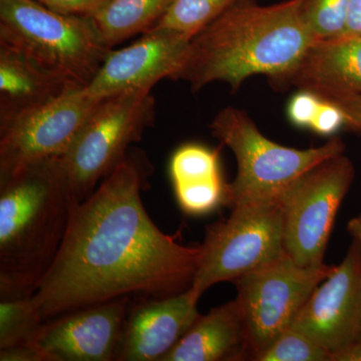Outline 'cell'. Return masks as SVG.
I'll return each mask as SVG.
<instances>
[{
	"mask_svg": "<svg viewBox=\"0 0 361 361\" xmlns=\"http://www.w3.org/2000/svg\"><path fill=\"white\" fill-rule=\"evenodd\" d=\"M151 164L130 149L85 201L73 207L56 260L33 294L42 322L123 296L159 299L189 290L201 245L165 234L145 209Z\"/></svg>",
	"mask_w": 361,
	"mask_h": 361,
	"instance_id": "6da1fadb",
	"label": "cell"
},
{
	"mask_svg": "<svg viewBox=\"0 0 361 361\" xmlns=\"http://www.w3.org/2000/svg\"><path fill=\"white\" fill-rule=\"evenodd\" d=\"M305 0L269 6L237 0L191 40L174 80L193 92L214 82L236 92L246 78L276 77L290 70L314 42L304 18Z\"/></svg>",
	"mask_w": 361,
	"mask_h": 361,
	"instance_id": "7a4b0ae2",
	"label": "cell"
},
{
	"mask_svg": "<svg viewBox=\"0 0 361 361\" xmlns=\"http://www.w3.org/2000/svg\"><path fill=\"white\" fill-rule=\"evenodd\" d=\"M75 203L59 158L30 164L0 180V300L35 293Z\"/></svg>",
	"mask_w": 361,
	"mask_h": 361,
	"instance_id": "3957f363",
	"label": "cell"
},
{
	"mask_svg": "<svg viewBox=\"0 0 361 361\" xmlns=\"http://www.w3.org/2000/svg\"><path fill=\"white\" fill-rule=\"evenodd\" d=\"M0 44L82 87L111 51L92 18L56 13L35 0H0Z\"/></svg>",
	"mask_w": 361,
	"mask_h": 361,
	"instance_id": "277c9868",
	"label": "cell"
},
{
	"mask_svg": "<svg viewBox=\"0 0 361 361\" xmlns=\"http://www.w3.org/2000/svg\"><path fill=\"white\" fill-rule=\"evenodd\" d=\"M211 132L227 146L237 161L236 178L226 190V204L234 208L279 201L300 176L331 157L344 153L339 137L317 148L299 149L271 141L245 111L227 106L213 118Z\"/></svg>",
	"mask_w": 361,
	"mask_h": 361,
	"instance_id": "5b68a950",
	"label": "cell"
},
{
	"mask_svg": "<svg viewBox=\"0 0 361 361\" xmlns=\"http://www.w3.org/2000/svg\"><path fill=\"white\" fill-rule=\"evenodd\" d=\"M156 121L151 92H123L99 99L70 148L59 157L78 202L94 193Z\"/></svg>",
	"mask_w": 361,
	"mask_h": 361,
	"instance_id": "8992f818",
	"label": "cell"
},
{
	"mask_svg": "<svg viewBox=\"0 0 361 361\" xmlns=\"http://www.w3.org/2000/svg\"><path fill=\"white\" fill-rule=\"evenodd\" d=\"M284 254L279 201L234 207L229 218L207 227L191 288L201 297L213 285L234 283Z\"/></svg>",
	"mask_w": 361,
	"mask_h": 361,
	"instance_id": "52a82bcc",
	"label": "cell"
},
{
	"mask_svg": "<svg viewBox=\"0 0 361 361\" xmlns=\"http://www.w3.org/2000/svg\"><path fill=\"white\" fill-rule=\"evenodd\" d=\"M355 178V168L341 154L311 168L279 199L284 251L296 264H324L325 250L339 207Z\"/></svg>",
	"mask_w": 361,
	"mask_h": 361,
	"instance_id": "ba28073f",
	"label": "cell"
},
{
	"mask_svg": "<svg viewBox=\"0 0 361 361\" xmlns=\"http://www.w3.org/2000/svg\"><path fill=\"white\" fill-rule=\"evenodd\" d=\"M334 268L326 264L303 267L285 253L234 282L245 327L247 360H255L290 329L316 287Z\"/></svg>",
	"mask_w": 361,
	"mask_h": 361,
	"instance_id": "9c48e42d",
	"label": "cell"
},
{
	"mask_svg": "<svg viewBox=\"0 0 361 361\" xmlns=\"http://www.w3.org/2000/svg\"><path fill=\"white\" fill-rule=\"evenodd\" d=\"M97 103L85 87H71L54 101L0 123V180L30 164L63 156Z\"/></svg>",
	"mask_w": 361,
	"mask_h": 361,
	"instance_id": "30bf717a",
	"label": "cell"
},
{
	"mask_svg": "<svg viewBox=\"0 0 361 361\" xmlns=\"http://www.w3.org/2000/svg\"><path fill=\"white\" fill-rule=\"evenodd\" d=\"M290 327L322 346L332 361L361 342V253L355 242L341 264L316 287Z\"/></svg>",
	"mask_w": 361,
	"mask_h": 361,
	"instance_id": "8fae6325",
	"label": "cell"
},
{
	"mask_svg": "<svg viewBox=\"0 0 361 361\" xmlns=\"http://www.w3.org/2000/svg\"><path fill=\"white\" fill-rule=\"evenodd\" d=\"M130 304L123 296L56 316L28 341L42 361H116Z\"/></svg>",
	"mask_w": 361,
	"mask_h": 361,
	"instance_id": "7c38bea8",
	"label": "cell"
},
{
	"mask_svg": "<svg viewBox=\"0 0 361 361\" xmlns=\"http://www.w3.org/2000/svg\"><path fill=\"white\" fill-rule=\"evenodd\" d=\"M192 37L170 28H152L137 42L111 49L85 92L94 99L151 92L164 78L174 80L186 59Z\"/></svg>",
	"mask_w": 361,
	"mask_h": 361,
	"instance_id": "4fadbf2b",
	"label": "cell"
},
{
	"mask_svg": "<svg viewBox=\"0 0 361 361\" xmlns=\"http://www.w3.org/2000/svg\"><path fill=\"white\" fill-rule=\"evenodd\" d=\"M199 299L190 288L130 304L116 361H161L200 317Z\"/></svg>",
	"mask_w": 361,
	"mask_h": 361,
	"instance_id": "5bb4252c",
	"label": "cell"
},
{
	"mask_svg": "<svg viewBox=\"0 0 361 361\" xmlns=\"http://www.w3.org/2000/svg\"><path fill=\"white\" fill-rule=\"evenodd\" d=\"M276 90L296 87L325 101L361 94V35L314 40L290 70L268 78Z\"/></svg>",
	"mask_w": 361,
	"mask_h": 361,
	"instance_id": "9a60e30c",
	"label": "cell"
},
{
	"mask_svg": "<svg viewBox=\"0 0 361 361\" xmlns=\"http://www.w3.org/2000/svg\"><path fill=\"white\" fill-rule=\"evenodd\" d=\"M71 87L23 52L0 44V123L54 101Z\"/></svg>",
	"mask_w": 361,
	"mask_h": 361,
	"instance_id": "2e32d148",
	"label": "cell"
},
{
	"mask_svg": "<svg viewBox=\"0 0 361 361\" xmlns=\"http://www.w3.org/2000/svg\"><path fill=\"white\" fill-rule=\"evenodd\" d=\"M247 360L245 327L236 299L201 315L161 361Z\"/></svg>",
	"mask_w": 361,
	"mask_h": 361,
	"instance_id": "e0dca14e",
	"label": "cell"
},
{
	"mask_svg": "<svg viewBox=\"0 0 361 361\" xmlns=\"http://www.w3.org/2000/svg\"><path fill=\"white\" fill-rule=\"evenodd\" d=\"M175 0H109L92 18L104 44L111 49L121 42L149 32Z\"/></svg>",
	"mask_w": 361,
	"mask_h": 361,
	"instance_id": "ac0fdd59",
	"label": "cell"
},
{
	"mask_svg": "<svg viewBox=\"0 0 361 361\" xmlns=\"http://www.w3.org/2000/svg\"><path fill=\"white\" fill-rule=\"evenodd\" d=\"M237 0H175L153 28H170L192 39Z\"/></svg>",
	"mask_w": 361,
	"mask_h": 361,
	"instance_id": "d6986e66",
	"label": "cell"
},
{
	"mask_svg": "<svg viewBox=\"0 0 361 361\" xmlns=\"http://www.w3.org/2000/svg\"><path fill=\"white\" fill-rule=\"evenodd\" d=\"M169 175L173 186L222 178L219 152L203 145H183L171 157Z\"/></svg>",
	"mask_w": 361,
	"mask_h": 361,
	"instance_id": "ffe728a7",
	"label": "cell"
},
{
	"mask_svg": "<svg viewBox=\"0 0 361 361\" xmlns=\"http://www.w3.org/2000/svg\"><path fill=\"white\" fill-rule=\"evenodd\" d=\"M42 323L33 295L0 300V349L30 341Z\"/></svg>",
	"mask_w": 361,
	"mask_h": 361,
	"instance_id": "44dd1931",
	"label": "cell"
},
{
	"mask_svg": "<svg viewBox=\"0 0 361 361\" xmlns=\"http://www.w3.org/2000/svg\"><path fill=\"white\" fill-rule=\"evenodd\" d=\"M349 0H305L304 18L315 40L334 39L345 32Z\"/></svg>",
	"mask_w": 361,
	"mask_h": 361,
	"instance_id": "7402d4cb",
	"label": "cell"
},
{
	"mask_svg": "<svg viewBox=\"0 0 361 361\" xmlns=\"http://www.w3.org/2000/svg\"><path fill=\"white\" fill-rule=\"evenodd\" d=\"M256 361H332L322 346L302 332L293 329L285 330Z\"/></svg>",
	"mask_w": 361,
	"mask_h": 361,
	"instance_id": "603a6c76",
	"label": "cell"
},
{
	"mask_svg": "<svg viewBox=\"0 0 361 361\" xmlns=\"http://www.w3.org/2000/svg\"><path fill=\"white\" fill-rule=\"evenodd\" d=\"M173 188L180 210L188 215H206L226 204L227 184L223 178Z\"/></svg>",
	"mask_w": 361,
	"mask_h": 361,
	"instance_id": "cb8c5ba5",
	"label": "cell"
},
{
	"mask_svg": "<svg viewBox=\"0 0 361 361\" xmlns=\"http://www.w3.org/2000/svg\"><path fill=\"white\" fill-rule=\"evenodd\" d=\"M322 97L307 90H299L290 99L287 109L289 120L299 128H308L314 120Z\"/></svg>",
	"mask_w": 361,
	"mask_h": 361,
	"instance_id": "d4e9b609",
	"label": "cell"
},
{
	"mask_svg": "<svg viewBox=\"0 0 361 361\" xmlns=\"http://www.w3.org/2000/svg\"><path fill=\"white\" fill-rule=\"evenodd\" d=\"M39 4L56 11L71 16L94 18L109 0H35Z\"/></svg>",
	"mask_w": 361,
	"mask_h": 361,
	"instance_id": "484cf974",
	"label": "cell"
},
{
	"mask_svg": "<svg viewBox=\"0 0 361 361\" xmlns=\"http://www.w3.org/2000/svg\"><path fill=\"white\" fill-rule=\"evenodd\" d=\"M342 126H345V118L341 109L331 102L322 99L310 129L318 135H329L337 132Z\"/></svg>",
	"mask_w": 361,
	"mask_h": 361,
	"instance_id": "4316f807",
	"label": "cell"
},
{
	"mask_svg": "<svg viewBox=\"0 0 361 361\" xmlns=\"http://www.w3.org/2000/svg\"><path fill=\"white\" fill-rule=\"evenodd\" d=\"M331 103L336 104L343 113L345 126L353 130H361V94L337 99Z\"/></svg>",
	"mask_w": 361,
	"mask_h": 361,
	"instance_id": "83f0119b",
	"label": "cell"
},
{
	"mask_svg": "<svg viewBox=\"0 0 361 361\" xmlns=\"http://www.w3.org/2000/svg\"><path fill=\"white\" fill-rule=\"evenodd\" d=\"M1 361H42L37 349L30 341L18 344L13 348L0 349Z\"/></svg>",
	"mask_w": 361,
	"mask_h": 361,
	"instance_id": "f1b7e54d",
	"label": "cell"
},
{
	"mask_svg": "<svg viewBox=\"0 0 361 361\" xmlns=\"http://www.w3.org/2000/svg\"><path fill=\"white\" fill-rule=\"evenodd\" d=\"M343 35H361V0H349Z\"/></svg>",
	"mask_w": 361,
	"mask_h": 361,
	"instance_id": "f546056e",
	"label": "cell"
},
{
	"mask_svg": "<svg viewBox=\"0 0 361 361\" xmlns=\"http://www.w3.org/2000/svg\"><path fill=\"white\" fill-rule=\"evenodd\" d=\"M348 231L353 237V242H355L357 245L361 253V215L356 216V217L349 220Z\"/></svg>",
	"mask_w": 361,
	"mask_h": 361,
	"instance_id": "4dcf8cb0",
	"label": "cell"
},
{
	"mask_svg": "<svg viewBox=\"0 0 361 361\" xmlns=\"http://www.w3.org/2000/svg\"><path fill=\"white\" fill-rule=\"evenodd\" d=\"M334 361H361V342L342 353Z\"/></svg>",
	"mask_w": 361,
	"mask_h": 361,
	"instance_id": "1f68e13d",
	"label": "cell"
}]
</instances>
